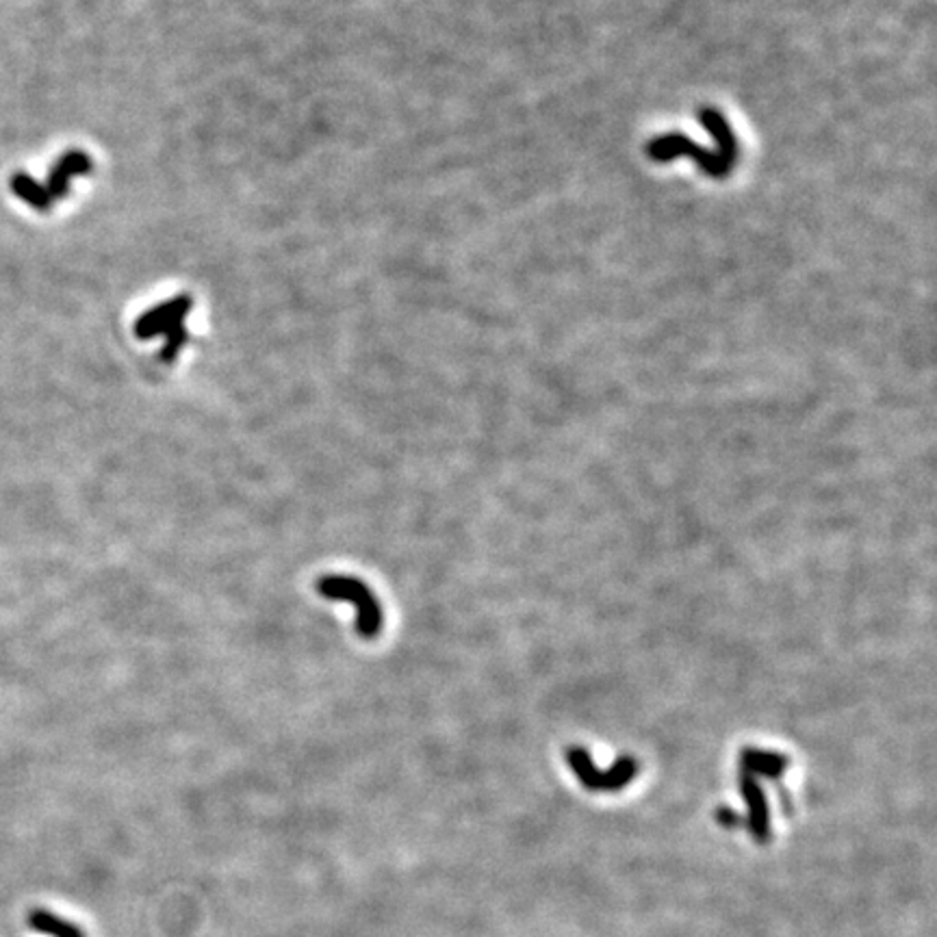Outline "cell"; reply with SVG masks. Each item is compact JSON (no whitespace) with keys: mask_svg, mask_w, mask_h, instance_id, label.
<instances>
[{"mask_svg":"<svg viewBox=\"0 0 937 937\" xmlns=\"http://www.w3.org/2000/svg\"><path fill=\"white\" fill-rule=\"evenodd\" d=\"M318 593L329 602L352 604L356 612V632L361 638L374 641L384 629V609L375 600L372 588L359 577L324 575L318 582Z\"/></svg>","mask_w":937,"mask_h":937,"instance_id":"1","label":"cell"},{"mask_svg":"<svg viewBox=\"0 0 937 937\" xmlns=\"http://www.w3.org/2000/svg\"><path fill=\"white\" fill-rule=\"evenodd\" d=\"M90 159L83 152H66L57 165L50 170L48 174V193L52 195V200L63 198L70 189V181L79 174H85L90 170Z\"/></svg>","mask_w":937,"mask_h":937,"instance_id":"2","label":"cell"},{"mask_svg":"<svg viewBox=\"0 0 937 937\" xmlns=\"http://www.w3.org/2000/svg\"><path fill=\"white\" fill-rule=\"evenodd\" d=\"M11 191L20 198V200H24L29 206H33L36 211H40V213H47L52 209V204H54V200H52V195L48 193L47 188H42L33 177H29V174H24V172H18V174H13L11 177Z\"/></svg>","mask_w":937,"mask_h":937,"instance_id":"3","label":"cell"},{"mask_svg":"<svg viewBox=\"0 0 937 937\" xmlns=\"http://www.w3.org/2000/svg\"><path fill=\"white\" fill-rule=\"evenodd\" d=\"M27 923H29L31 929L50 937H85L77 925L59 918L57 914H50L47 909H33L29 914Z\"/></svg>","mask_w":937,"mask_h":937,"instance_id":"4","label":"cell"}]
</instances>
